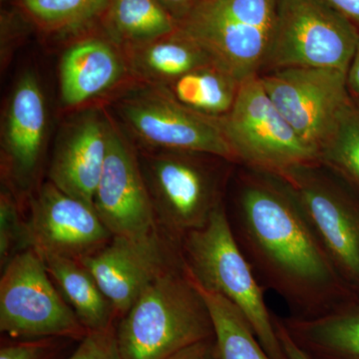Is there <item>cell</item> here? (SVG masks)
Masks as SVG:
<instances>
[{"mask_svg":"<svg viewBox=\"0 0 359 359\" xmlns=\"http://www.w3.org/2000/svg\"><path fill=\"white\" fill-rule=\"evenodd\" d=\"M123 119L139 139L159 151L201 153L238 164L219 118L182 105L169 92L139 93L119 105Z\"/></svg>","mask_w":359,"mask_h":359,"instance_id":"12","label":"cell"},{"mask_svg":"<svg viewBox=\"0 0 359 359\" xmlns=\"http://www.w3.org/2000/svg\"><path fill=\"white\" fill-rule=\"evenodd\" d=\"M80 262L112 302L118 320L158 278L185 269L181 243L159 228L143 237L114 236L105 247Z\"/></svg>","mask_w":359,"mask_h":359,"instance_id":"10","label":"cell"},{"mask_svg":"<svg viewBox=\"0 0 359 359\" xmlns=\"http://www.w3.org/2000/svg\"><path fill=\"white\" fill-rule=\"evenodd\" d=\"M41 257L59 292L88 332L117 325L114 306L81 262L52 255Z\"/></svg>","mask_w":359,"mask_h":359,"instance_id":"19","label":"cell"},{"mask_svg":"<svg viewBox=\"0 0 359 359\" xmlns=\"http://www.w3.org/2000/svg\"><path fill=\"white\" fill-rule=\"evenodd\" d=\"M93 208L113 237H143L158 229L139 157L111 123Z\"/></svg>","mask_w":359,"mask_h":359,"instance_id":"14","label":"cell"},{"mask_svg":"<svg viewBox=\"0 0 359 359\" xmlns=\"http://www.w3.org/2000/svg\"><path fill=\"white\" fill-rule=\"evenodd\" d=\"M110 122L91 114L82 118L57 144L49 181L71 197L93 207L109 143Z\"/></svg>","mask_w":359,"mask_h":359,"instance_id":"16","label":"cell"},{"mask_svg":"<svg viewBox=\"0 0 359 359\" xmlns=\"http://www.w3.org/2000/svg\"><path fill=\"white\" fill-rule=\"evenodd\" d=\"M46 109L36 77L25 73L13 90L4 135V172L20 189H27L39 171L43 148Z\"/></svg>","mask_w":359,"mask_h":359,"instance_id":"15","label":"cell"},{"mask_svg":"<svg viewBox=\"0 0 359 359\" xmlns=\"http://www.w3.org/2000/svg\"><path fill=\"white\" fill-rule=\"evenodd\" d=\"M328 6L344 16L359 32V0H323Z\"/></svg>","mask_w":359,"mask_h":359,"instance_id":"31","label":"cell"},{"mask_svg":"<svg viewBox=\"0 0 359 359\" xmlns=\"http://www.w3.org/2000/svg\"><path fill=\"white\" fill-rule=\"evenodd\" d=\"M199 289L214 323L218 359H273L237 306L216 292Z\"/></svg>","mask_w":359,"mask_h":359,"instance_id":"23","label":"cell"},{"mask_svg":"<svg viewBox=\"0 0 359 359\" xmlns=\"http://www.w3.org/2000/svg\"><path fill=\"white\" fill-rule=\"evenodd\" d=\"M273 321H275L276 334H278L283 351L287 353L289 359H313L292 341L290 335L285 332V328L280 325L275 313H273Z\"/></svg>","mask_w":359,"mask_h":359,"instance_id":"32","label":"cell"},{"mask_svg":"<svg viewBox=\"0 0 359 359\" xmlns=\"http://www.w3.org/2000/svg\"><path fill=\"white\" fill-rule=\"evenodd\" d=\"M169 84L167 91L179 103L212 118L230 112L241 86L240 81L214 63L196 68Z\"/></svg>","mask_w":359,"mask_h":359,"instance_id":"21","label":"cell"},{"mask_svg":"<svg viewBox=\"0 0 359 359\" xmlns=\"http://www.w3.org/2000/svg\"><path fill=\"white\" fill-rule=\"evenodd\" d=\"M347 86L351 95L359 101V45L353 62L347 71Z\"/></svg>","mask_w":359,"mask_h":359,"instance_id":"33","label":"cell"},{"mask_svg":"<svg viewBox=\"0 0 359 359\" xmlns=\"http://www.w3.org/2000/svg\"><path fill=\"white\" fill-rule=\"evenodd\" d=\"M171 14L177 23L182 22L190 15L203 0H157Z\"/></svg>","mask_w":359,"mask_h":359,"instance_id":"30","label":"cell"},{"mask_svg":"<svg viewBox=\"0 0 359 359\" xmlns=\"http://www.w3.org/2000/svg\"><path fill=\"white\" fill-rule=\"evenodd\" d=\"M181 249L187 271L198 287L237 306L271 358L289 359L276 334L273 313L264 301L266 290L231 233L226 204L204 228L182 238Z\"/></svg>","mask_w":359,"mask_h":359,"instance_id":"3","label":"cell"},{"mask_svg":"<svg viewBox=\"0 0 359 359\" xmlns=\"http://www.w3.org/2000/svg\"><path fill=\"white\" fill-rule=\"evenodd\" d=\"M358 45V28L323 0H278L263 70L311 67L347 73Z\"/></svg>","mask_w":359,"mask_h":359,"instance_id":"9","label":"cell"},{"mask_svg":"<svg viewBox=\"0 0 359 359\" xmlns=\"http://www.w3.org/2000/svg\"><path fill=\"white\" fill-rule=\"evenodd\" d=\"M134 47V62L139 72L168 83L212 63L199 45L179 29L163 39Z\"/></svg>","mask_w":359,"mask_h":359,"instance_id":"22","label":"cell"},{"mask_svg":"<svg viewBox=\"0 0 359 359\" xmlns=\"http://www.w3.org/2000/svg\"><path fill=\"white\" fill-rule=\"evenodd\" d=\"M320 162L359 190V101L353 96L321 146Z\"/></svg>","mask_w":359,"mask_h":359,"instance_id":"24","label":"cell"},{"mask_svg":"<svg viewBox=\"0 0 359 359\" xmlns=\"http://www.w3.org/2000/svg\"><path fill=\"white\" fill-rule=\"evenodd\" d=\"M124 65L114 46L106 40L88 39L69 47L60 63L63 102L76 106L114 86Z\"/></svg>","mask_w":359,"mask_h":359,"instance_id":"18","label":"cell"},{"mask_svg":"<svg viewBox=\"0 0 359 359\" xmlns=\"http://www.w3.org/2000/svg\"><path fill=\"white\" fill-rule=\"evenodd\" d=\"M156 224L174 240L209 223L226 204L231 162L216 156L159 151L139 157Z\"/></svg>","mask_w":359,"mask_h":359,"instance_id":"4","label":"cell"},{"mask_svg":"<svg viewBox=\"0 0 359 359\" xmlns=\"http://www.w3.org/2000/svg\"><path fill=\"white\" fill-rule=\"evenodd\" d=\"M67 359H123L116 325L107 330L89 332Z\"/></svg>","mask_w":359,"mask_h":359,"instance_id":"27","label":"cell"},{"mask_svg":"<svg viewBox=\"0 0 359 359\" xmlns=\"http://www.w3.org/2000/svg\"><path fill=\"white\" fill-rule=\"evenodd\" d=\"M103 18L111 36L132 47L178 30L177 21L157 0H109Z\"/></svg>","mask_w":359,"mask_h":359,"instance_id":"20","label":"cell"},{"mask_svg":"<svg viewBox=\"0 0 359 359\" xmlns=\"http://www.w3.org/2000/svg\"><path fill=\"white\" fill-rule=\"evenodd\" d=\"M276 13L278 0H203L178 29L242 83L263 71Z\"/></svg>","mask_w":359,"mask_h":359,"instance_id":"5","label":"cell"},{"mask_svg":"<svg viewBox=\"0 0 359 359\" xmlns=\"http://www.w3.org/2000/svg\"><path fill=\"white\" fill-rule=\"evenodd\" d=\"M109 0H21L35 22L49 30L82 27L103 15Z\"/></svg>","mask_w":359,"mask_h":359,"instance_id":"25","label":"cell"},{"mask_svg":"<svg viewBox=\"0 0 359 359\" xmlns=\"http://www.w3.org/2000/svg\"><path fill=\"white\" fill-rule=\"evenodd\" d=\"M66 339L44 337V339L16 340L2 344L0 359H52L60 351Z\"/></svg>","mask_w":359,"mask_h":359,"instance_id":"28","label":"cell"},{"mask_svg":"<svg viewBox=\"0 0 359 359\" xmlns=\"http://www.w3.org/2000/svg\"><path fill=\"white\" fill-rule=\"evenodd\" d=\"M29 249L26 217L13 193L2 191L0 197V264L1 269L16 255Z\"/></svg>","mask_w":359,"mask_h":359,"instance_id":"26","label":"cell"},{"mask_svg":"<svg viewBox=\"0 0 359 359\" xmlns=\"http://www.w3.org/2000/svg\"><path fill=\"white\" fill-rule=\"evenodd\" d=\"M221 120L238 164L280 176L295 167L320 162V154L283 117L259 75L241 83L235 104Z\"/></svg>","mask_w":359,"mask_h":359,"instance_id":"6","label":"cell"},{"mask_svg":"<svg viewBox=\"0 0 359 359\" xmlns=\"http://www.w3.org/2000/svg\"><path fill=\"white\" fill-rule=\"evenodd\" d=\"M0 332L11 339L82 340L88 330L60 294L36 250L16 255L1 269Z\"/></svg>","mask_w":359,"mask_h":359,"instance_id":"8","label":"cell"},{"mask_svg":"<svg viewBox=\"0 0 359 359\" xmlns=\"http://www.w3.org/2000/svg\"><path fill=\"white\" fill-rule=\"evenodd\" d=\"M123 359H168L214 339L211 313L185 269L161 276L116 325Z\"/></svg>","mask_w":359,"mask_h":359,"instance_id":"2","label":"cell"},{"mask_svg":"<svg viewBox=\"0 0 359 359\" xmlns=\"http://www.w3.org/2000/svg\"><path fill=\"white\" fill-rule=\"evenodd\" d=\"M168 359H218L216 339H210L185 347Z\"/></svg>","mask_w":359,"mask_h":359,"instance_id":"29","label":"cell"},{"mask_svg":"<svg viewBox=\"0 0 359 359\" xmlns=\"http://www.w3.org/2000/svg\"><path fill=\"white\" fill-rule=\"evenodd\" d=\"M278 177L294 196L342 282L359 297V201L320 162Z\"/></svg>","mask_w":359,"mask_h":359,"instance_id":"7","label":"cell"},{"mask_svg":"<svg viewBox=\"0 0 359 359\" xmlns=\"http://www.w3.org/2000/svg\"><path fill=\"white\" fill-rule=\"evenodd\" d=\"M226 212L259 285L282 297L290 316L313 318L356 297L344 285L280 177L242 166Z\"/></svg>","mask_w":359,"mask_h":359,"instance_id":"1","label":"cell"},{"mask_svg":"<svg viewBox=\"0 0 359 359\" xmlns=\"http://www.w3.org/2000/svg\"><path fill=\"white\" fill-rule=\"evenodd\" d=\"M259 76L283 117L320 154L321 146L351 99L347 73L330 68L290 67Z\"/></svg>","mask_w":359,"mask_h":359,"instance_id":"11","label":"cell"},{"mask_svg":"<svg viewBox=\"0 0 359 359\" xmlns=\"http://www.w3.org/2000/svg\"><path fill=\"white\" fill-rule=\"evenodd\" d=\"M276 318L311 358L359 359V297L318 318Z\"/></svg>","mask_w":359,"mask_h":359,"instance_id":"17","label":"cell"},{"mask_svg":"<svg viewBox=\"0 0 359 359\" xmlns=\"http://www.w3.org/2000/svg\"><path fill=\"white\" fill-rule=\"evenodd\" d=\"M27 244L39 255L81 261L112 240L92 205L75 199L50 181L29 199L26 217Z\"/></svg>","mask_w":359,"mask_h":359,"instance_id":"13","label":"cell"}]
</instances>
